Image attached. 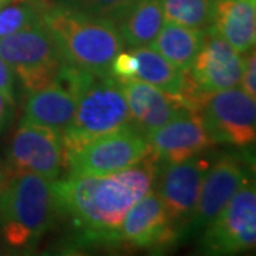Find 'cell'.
<instances>
[{
    "label": "cell",
    "instance_id": "cell-7",
    "mask_svg": "<svg viewBox=\"0 0 256 256\" xmlns=\"http://www.w3.org/2000/svg\"><path fill=\"white\" fill-rule=\"evenodd\" d=\"M252 249H256L255 172L202 230L200 240V250L205 255H236Z\"/></svg>",
    "mask_w": 256,
    "mask_h": 256
},
{
    "label": "cell",
    "instance_id": "cell-11",
    "mask_svg": "<svg viewBox=\"0 0 256 256\" xmlns=\"http://www.w3.org/2000/svg\"><path fill=\"white\" fill-rule=\"evenodd\" d=\"M210 166V160L201 156L175 164L161 162L158 166L156 192L164 204L168 216L180 230V236L194 214Z\"/></svg>",
    "mask_w": 256,
    "mask_h": 256
},
{
    "label": "cell",
    "instance_id": "cell-8",
    "mask_svg": "<svg viewBox=\"0 0 256 256\" xmlns=\"http://www.w3.org/2000/svg\"><path fill=\"white\" fill-rule=\"evenodd\" d=\"M98 76L63 63L54 80L28 92L20 124H34L63 131L73 118L78 100Z\"/></svg>",
    "mask_w": 256,
    "mask_h": 256
},
{
    "label": "cell",
    "instance_id": "cell-4",
    "mask_svg": "<svg viewBox=\"0 0 256 256\" xmlns=\"http://www.w3.org/2000/svg\"><path fill=\"white\" fill-rule=\"evenodd\" d=\"M127 122L130 111L121 82L111 76H98L82 92L73 118L62 131L64 158Z\"/></svg>",
    "mask_w": 256,
    "mask_h": 256
},
{
    "label": "cell",
    "instance_id": "cell-9",
    "mask_svg": "<svg viewBox=\"0 0 256 256\" xmlns=\"http://www.w3.org/2000/svg\"><path fill=\"white\" fill-rule=\"evenodd\" d=\"M150 152L146 136L132 126H124L66 156L64 166L68 174L101 176L137 164Z\"/></svg>",
    "mask_w": 256,
    "mask_h": 256
},
{
    "label": "cell",
    "instance_id": "cell-1",
    "mask_svg": "<svg viewBox=\"0 0 256 256\" xmlns=\"http://www.w3.org/2000/svg\"><path fill=\"white\" fill-rule=\"evenodd\" d=\"M158 166L160 161L150 152L114 174L57 178L53 181L57 212L70 220L82 240L117 245V230L128 210L156 185Z\"/></svg>",
    "mask_w": 256,
    "mask_h": 256
},
{
    "label": "cell",
    "instance_id": "cell-30",
    "mask_svg": "<svg viewBox=\"0 0 256 256\" xmlns=\"http://www.w3.org/2000/svg\"><path fill=\"white\" fill-rule=\"evenodd\" d=\"M10 2H13V0H0V10L3 9L4 6H8Z\"/></svg>",
    "mask_w": 256,
    "mask_h": 256
},
{
    "label": "cell",
    "instance_id": "cell-28",
    "mask_svg": "<svg viewBox=\"0 0 256 256\" xmlns=\"http://www.w3.org/2000/svg\"><path fill=\"white\" fill-rule=\"evenodd\" d=\"M13 172V170H10L8 164L0 165V208H2V201H3V195L6 191V186L9 182L10 175Z\"/></svg>",
    "mask_w": 256,
    "mask_h": 256
},
{
    "label": "cell",
    "instance_id": "cell-26",
    "mask_svg": "<svg viewBox=\"0 0 256 256\" xmlns=\"http://www.w3.org/2000/svg\"><path fill=\"white\" fill-rule=\"evenodd\" d=\"M13 111H14L13 94L0 90V132L9 124L12 116H13Z\"/></svg>",
    "mask_w": 256,
    "mask_h": 256
},
{
    "label": "cell",
    "instance_id": "cell-25",
    "mask_svg": "<svg viewBox=\"0 0 256 256\" xmlns=\"http://www.w3.org/2000/svg\"><path fill=\"white\" fill-rule=\"evenodd\" d=\"M240 87L256 100V47L245 57Z\"/></svg>",
    "mask_w": 256,
    "mask_h": 256
},
{
    "label": "cell",
    "instance_id": "cell-5",
    "mask_svg": "<svg viewBox=\"0 0 256 256\" xmlns=\"http://www.w3.org/2000/svg\"><path fill=\"white\" fill-rule=\"evenodd\" d=\"M195 112L215 144L240 150L256 144V100L242 87L201 92Z\"/></svg>",
    "mask_w": 256,
    "mask_h": 256
},
{
    "label": "cell",
    "instance_id": "cell-17",
    "mask_svg": "<svg viewBox=\"0 0 256 256\" xmlns=\"http://www.w3.org/2000/svg\"><path fill=\"white\" fill-rule=\"evenodd\" d=\"M256 0H212L208 28L226 40L240 54L254 47Z\"/></svg>",
    "mask_w": 256,
    "mask_h": 256
},
{
    "label": "cell",
    "instance_id": "cell-31",
    "mask_svg": "<svg viewBox=\"0 0 256 256\" xmlns=\"http://www.w3.org/2000/svg\"><path fill=\"white\" fill-rule=\"evenodd\" d=\"M254 47H256V26H255V33H254Z\"/></svg>",
    "mask_w": 256,
    "mask_h": 256
},
{
    "label": "cell",
    "instance_id": "cell-12",
    "mask_svg": "<svg viewBox=\"0 0 256 256\" xmlns=\"http://www.w3.org/2000/svg\"><path fill=\"white\" fill-rule=\"evenodd\" d=\"M8 166L57 180L64 166L62 132L53 128L20 124L8 150Z\"/></svg>",
    "mask_w": 256,
    "mask_h": 256
},
{
    "label": "cell",
    "instance_id": "cell-29",
    "mask_svg": "<svg viewBox=\"0 0 256 256\" xmlns=\"http://www.w3.org/2000/svg\"><path fill=\"white\" fill-rule=\"evenodd\" d=\"M249 161L252 164V168H254V172L256 174V156H249Z\"/></svg>",
    "mask_w": 256,
    "mask_h": 256
},
{
    "label": "cell",
    "instance_id": "cell-16",
    "mask_svg": "<svg viewBox=\"0 0 256 256\" xmlns=\"http://www.w3.org/2000/svg\"><path fill=\"white\" fill-rule=\"evenodd\" d=\"M121 88L130 111V124L142 134L191 110L184 97L162 92L148 82L130 80L121 82Z\"/></svg>",
    "mask_w": 256,
    "mask_h": 256
},
{
    "label": "cell",
    "instance_id": "cell-21",
    "mask_svg": "<svg viewBox=\"0 0 256 256\" xmlns=\"http://www.w3.org/2000/svg\"><path fill=\"white\" fill-rule=\"evenodd\" d=\"M48 0H13L0 10V37L18 33L42 20Z\"/></svg>",
    "mask_w": 256,
    "mask_h": 256
},
{
    "label": "cell",
    "instance_id": "cell-2",
    "mask_svg": "<svg viewBox=\"0 0 256 256\" xmlns=\"http://www.w3.org/2000/svg\"><path fill=\"white\" fill-rule=\"evenodd\" d=\"M42 22L54 38L64 63L97 76H110L111 62L124 47L112 20L48 2Z\"/></svg>",
    "mask_w": 256,
    "mask_h": 256
},
{
    "label": "cell",
    "instance_id": "cell-27",
    "mask_svg": "<svg viewBox=\"0 0 256 256\" xmlns=\"http://www.w3.org/2000/svg\"><path fill=\"white\" fill-rule=\"evenodd\" d=\"M13 87H14V72L9 64L0 57V90L12 94Z\"/></svg>",
    "mask_w": 256,
    "mask_h": 256
},
{
    "label": "cell",
    "instance_id": "cell-15",
    "mask_svg": "<svg viewBox=\"0 0 256 256\" xmlns=\"http://www.w3.org/2000/svg\"><path fill=\"white\" fill-rule=\"evenodd\" d=\"M144 136L151 154L164 164L191 160L215 146L200 114L191 110L184 111L166 124Z\"/></svg>",
    "mask_w": 256,
    "mask_h": 256
},
{
    "label": "cell",
    "instance_id": "cell-14",
    "mask_svg": "<svg viewBox=\"0 0 256 256\" xmlns=\"http://www.w3.org/2000/svg\"><path fill=\"white\" fill-rule=\"evenodd\" d=\"M245 58L220 34L205 28V38L191 68L190 78L200 92L239 87Z\"/></svg>",
    "mask_w": 256,
    "mask_h": 256
},
{
    "label": "cell",
    "instance_id": "cell-3",
    "mask_svg": "<svg viewBox=\"0 0 256 256\" xmlns=\"http://www.w3.org/2000/svg\"><path fill=\"white\" fill-rule=\"evenodd\" d=\"M53 181L43 175L13 171L0 208V236L12 249L30 250L58 216Z\"/></svg>",
    "mask_w": 256,
    "mask_h": 256
},
{
    "label": "cell",
    "instance_id": "cell-13",
    "mask_svg": "<svg viewBox=\"0 0 256 256\" xmlns=\"http://www.w3.org/2000/svg\"><path fill=\"white\" fill-rule=\"evenodd\" d=\"M178 239H181L180 230L152 190L128 210L117 230V244L140 249H164Z\"/></svg>",
    "mask_w": 256,
    "mask_h": 256
},
{
    "label": "cell",
    "instance_id": "cell-20",
    "mask_svg": "<svg viewBox=\"0 0 256 256\" xmlns=\"http://www.w3.org/2000/svg\"><path fill=\"white\" fill-rule=\"evenodd\" d=\"M205 38V28L181 26L165 22L154 42L150 44L156 53L184 72L191 68Z\"/></svg>",
    "mask_w": 256,
    "mask_h": 256
},
{
    "label": "cell",
    "instance_id": "cell-24",
    "mask_svg": "<svg viewBox=\"0 0 256 256\" xmlns=\"http://www.w3.org/2000/svg\"><path fill=\"white\" fill-rule=\"evenodd\" d=\"M138 62L132 52H120L110 66V76L118 82L136 80Z\"/></svg>",
    "mask_w": 256,
    "mask_h": 256
},
{
    "label": "cell",
    "instance_id": "cell-10",
    "mask_svg": "<svg viewBox=\"0 0 256 256\" xmlns=\"http://www.w3.org/2000/svg\"><path fill=\"white\" fill-rule=\"evenodd\" d=\"M252 175L254 170L249 156L225 154L210 164L204 178L196 206L184 228L181 238L202 232Z\"/></svg>",
    "mask_w": 256,
    "mask_h": 256
},
{
    "label": "cell",
    "instance_id": "cell-18",
    "mask_svg": "<svg viewBox=\"0 0 256 256\" xmlns=\"http://www.w3.org/2000/svg\"><path fill=\"white\" fill-rule=\"evenodd\" d=\"M132 53L138 62L136 80L148 82L165 92L181 96L186 100L190 108L195 111L200 92L192 84L188 72H184L170 63L151 47H137Z\"/></svg>",
    "mask_w": 256,
    "mask_h": 256
},
{
    "label": "cell",
    "instance_id": "cell-22",
    "mask_svg": "<svg viewBox=\"0 0 256 256\" xmlns=\"http://www.w3.org/2000/svg\"><path fill=\"white\" fill-rule=\"evenodd\" d=\"M165 22L195 28H206L210 23L212 0H161Z\"/></svg>",
    "mask_w": 256,
    "mask_h": 256
},
{
    "label": "cell",
    "instance_id": "cell-19",
    "mask_svg": "<svg viewBox=\"0 0 256 256\" xmlns=\"http://www.w3.org/2000/svg\"><path fill=\"white\" fill-rule=\"evenodd\" d=\"M124 46H150L164 26L161 0H137L116 23Z\"/></svg>",
    "mask_w": 256,
    "mask_h": 256
},
{
    "label": "cell",
    "instance_id": "cell-6",
    "mask_svg": "<svg viewBox=\"0 0 256 256\" xmlns=\"http://www.w3.org/2000/svg\"><path fill=\"white\" fill-rule=\"evenodd\" d=\"M0 57L13 68L28 92L53 82L64 63L54 38L42 20L0 37Z\"/></svg>",
    "mask_w": 256,
    "mask_h": 256
},
{
    "label": "cell",
    "instance_id": "cell-23",
    "mask_svg": "<svg viewBox=\"0 0 256 256\" xmlns=\"http://www.w3.org/2000/svg\"><path fill=\"white\" fill-rule=\"evenodd\" d=\"M137 0H56L54 3L117 23Z\"/></svg>",
    "mask_w": 256,
    "mask_h": 256
}]
</instances>
